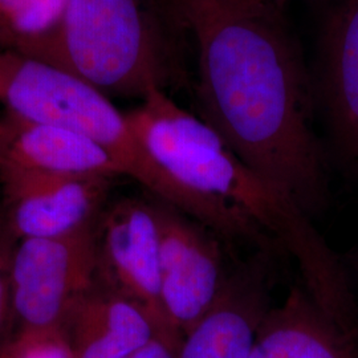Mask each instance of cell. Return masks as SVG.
Here are the masks:
<instances>
[{
  "instance_id": "cell-1",
  "label": "cell",
  "mask_w": 358,
  "mask_h": 358,
  "mask_svg": "<svg viewBox=\"0 0 358 358\" xmlns=\"http://www.w3.org/2000/svg\"><path fill=\"white\" fill-rule=\"evenodd\" d=\"M271 0H192L202 120L308 217L328 206L327 157L312 125L313 78Z\"/></svg>"
},
{
  "instance_id": "cell-2",
  "label": "cell",
  "mask_w": 358,
  "mask_h": 358,
  "mask_svg": "<svg viewBox=\"0 0 358 358\" xmlns=\"http://www.w3.org/2000/svg\"><path fill=\"white\" fill-rule=\"evenodd\" d=\"M145 152L182 186L241 210L294 257L315 303L358 333L357 307L345 269L294 199L247 166L202 118L153 90L125 113Z\"/></svg>"
},
{
  "instance_id": "cell-3",
  "label": "cell",
  "mask_w": 358,
  "mask_h": 358,
  "mask_svg": "<svg viewBox=\"0 0 358 358\" xmlns=\"http://www.w3.org/2000/svg\"><path fill=\"white\" fill-rule=\"evenodd\" d=\"M179 38L157 0H69L60 32L38 60L103 94L143 100L183 85Z\"/></svg>"
},
{
  "instance_id": "cell-4",
  "label": "cell",
  "mask_w": 358,
  "mask_h": 358,
  "mask_svg": "<svg viewBox=\"0 0 358 358\" xmlns=\"http://www.w3.org/2000/svg\"><path fill=\"white\" fill-rule=\"evenodd\" d=\"M0 103L31 121L68 129L100 145L121 170L154 198L206 222L217 202L182 186L154 164L106 94L83 78L34 57L0 51Z\"/></svg>"
},
{
  "instance_id": "cell-5",
  "label": "cell",
  "mask_w": 358,
  "mask_h": 358,
  "mask_svg": "<svg viewBox=\"0 0 358 358\" xmlns=\"http://www.w3.org/2000/svg\"><path fill=\"white\" fill-rule=\"evenodd\" d=\"M96 231L60 239H22L11 264L16 329H65L96 284Z\"/></svg>"
},
{
  "instance_id": "cell-6",
  "label": "cell",
  "mask_w": 358,
  "mask_h": 358,
  "mask_svg": "<svg viewBox=\"0 0 358 358\" xmlns=\"http://www.w3.org/2000/svg\"><path fill=\"white\" fill-rule=\"evenodd\" d=\"M94 241L96 285L141 308L157 334L179 345L162 307L159 230L153 199L122 198L106 206Z\"/></svg>"
},
{
  "instance_id": "cell-7",
  "label": "cell",
  "mask_w": 358,
  "mask_h": 358,
  "mask_svg": "<svg viewBox=\"0 0 358 358\" xmlns=\"http://www.w3.org/2000/svg\"><path fill=\"white\" fill-rule=\"evenodd\" d=\"M159 230L161 299L179 341L214 307L229 282L219 243L206 226L153 198Z\"/></svg>"
},
{
  "instance_id": "cell-8",
  "label": "cell",
  "mask_w": 358,
  "mask_h": 358,
  "mask_svg": "<svg viewBox=\"0 0 358 358\" xmlns=\"http://www.w3.org/2000/svg\"><path fill=\"white\" fill-rule=\"evenodd\" d=\"M112 178L16 176L0 179V215L17 241L60 239L96 231Z\"/></svg>"
},
{
  "instance_id": "cell-9",
  "label": "cell",
  "mask_w": 358,
  "mask_h": 358,
  "mask_svg": "<svg viewBox=\"0 0 358 358\" xmlns=\"http://www.w3.org/2000/svg\"><path fill=\"white\" fill-rule=\"evenodd\" d=\"M313 90L336 162L358 178V0H334Z\"/></svg>"
},
{
  "instance_id": "cell-10",
  "label": "cell",
  "mask_w": 358,
  "mask_h": 358,
  "mask_svg": "<svg viewBox=\"0 0 358 358\" xmlns=\"http://www.w3.org/2000/svg\"><path fill=\"white\" fill-rule=\"evenodd\" d=\"M16 176H122L100 145L68 129L0 115V179Z\"/></svg>"
},
{
  "instance_id": "cell-11",
  "label": "cell",
  "mask_w": 358,
  "mask_h": 358,
  "mask_svg": "<svg viewBox=\"0 0 358 358\" xmlns=\"http://www.w3.org/2000/svg\"><path fill=\"white\" fill-rule=\"evenodd\" d=\"M266 257H256L229 276L214 307L186 333L177 358H248L269 309Z\"/></svg>"
},
{
  "instance_id": "cell-12",
  "label": "cell",
  "mask_w": 358,
  "mask_h": 358,
  "mask_svg": "<svg viewBox=\"0 0 358 358\" xmlns=\"http://www.w3.org/2000/svg\"><path fill=\"white\" fill-rule=\"evenodd\" d=\"M248 358H358V334L333 320L299 285L267 312Z\"/></svg>"
},
{
  "instance_id": "cell-13",
  "label": "cell",
  "mask_w": 358,
  "mask_h": 358,
  "mask_svg": "<svg viewBox=\"0 0 358 358\" xmlns=\"http://www.w3.org/2000/svg\"><path fill=\"white\" fill-rule=\"evenodd\" d=\"M65 331L77 358H127L157 336L141 308L96 284L77 304Z\"/></svg>"
},
{
  "instance_id": "cell-14",
  "label": "cell",
  "mask_w": 358,
  "mask_h": 358,
  "mask_svg": "<svg viewBox=\"0 0 358 358\" xmlns=\"http://www.w3.org/2000/svg\"><path fill=\"white\" fill-rule=\"evenodd\" d=\"M69 0H7L0 6V51L38 59L60 32Z\"/></svg>"
},
{
  "instance_id": "cell-15",
  "label": "cell",
  "mask_w": 358,
  "mask_h": 358,
  "mask_svg": "<svg viewBox=\"0 0 358 358\" xmlns=\"http://www.w3.org/2000/svg\"><path fill=\"white\" fill-rule=\"evenodd\" d=\"M0 358H77L65 329H16Z\"/></svg>"
},
{
  "instance_id": "cell-16",
  "label": "cell",
  "mask_w": 358,
  "mask_h": 358,
  "mask_svg": "<svg viewBox=\"0 0 358 358\" xmlns=\"http://www.w3.org/2000/svg\"><path fill=\"white\" fill-rule=\"evenodd\" d=\"M19 241L0 215V349L13 334V287L11 264L15 245Z\"/></svg>"
},
{
  "instance_id": "cell-17",
  "label": "cell",
  "mask_w": 358,
  "mask_h": 358,
  "mask_svg": "<svg viewBox=\"0 0 358 358\" xmlns=\"http://www.w3.org/2000/svg\"><path fill=\"white\" fill-rule=\"evenodd\" d=\"M159 4V8L164 13L169 26L178 35L179 38L186 28V16L189 7L192 4V0H157Z\"/></svg>"
},
{
  "instance_id": "cell-18",
  "label": "cell",
  "mask_w": 358,
  "mask_h": 358,
  "mask_svg": "<svg viewBox=\"0 0 358 358\" xmlns=\"http://www.w3.org/2000/svg\"><path fill=\"white\" fill-rule=\"evenodd\" d=\"M178 348V344L157 334L148 344L141 346L127 358H177Z\"/></svg>"
},
{
  "instance_id": "cell-19",
  "label": "cell",
  "mask_w": 358,
  "mask_h": 358,
  "mask_svg": "<svg viewBox=\"0 0 358 358\" xmlns=\"http://www.w3.org/2000/svg\"><path fill=\"white\" fill-rule=\"evenodd\" d=\"M272 3H275L278 7H280V8H282L284 10V7L289 3V1H292V0H271Z\"/></svg>"
},
{
  "instance_id": "cell-20",
  "label": "cell",
  "mask_w": 358,
  "mask_h": 358,
  "mask_svg": "<svg viewBox=\"0 0 358 358\" xmlns=\"http://www.w3.org/2000/svg\"><path fill=\"white\" fill-rule=\"evenodd\" d=\"M6 1H7V0H0V6H1L3 3H6Z\"/></svg>"
}]
</instances>
